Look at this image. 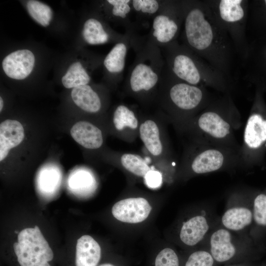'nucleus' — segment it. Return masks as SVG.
<instances>
[{"instance_id":"nucleus-1","label":"nucleus","mask_w":266,"mask_h":266,"mask_svg":"<svg viewBox=\"0 0 266 266\" xmlns=\"http://www.w3.org/2000/svg\"><path fill=\"white\" fill-rule=\"evenodd\" d=\"M183 2V45L230 80L236 52L230 37L218 24L204 0Z\"/></svg>"},{"instance_id":"nucleus-2","label":"nucleus","mask_w":266,"mask_h":266,"mask_svg":"<svg viewBox=\"0 0 266 266\" xmlns=\"http://www.w3.org/2000/svg\"><path fill=\"white\" fill-rule=\"evenodd\" d=\"M168 70L178 79L191 85L210 87L228 93L230 81L204 60L176 41L166 44Z\"/></svg>"},{"instance_id":"nucleus-3","label":"nucleus","mask_w":266,"mask_h":266,"mask_svg":"<svg viewBox=\"0 0 266 266\" xmlns=\"http://www.w3.org/2000/svg\"><path fill=\"white\" fill-rule=\"evenodd\" d=\"M239 113L230 96L214 102L198 114L195 126L203 143L232 148Z\"/></svg>"},{"instance_id":"nucleus-4","label":"nucleus","mask_w":266,"mask_h":266,"mask_svg":"<svg viewBox=\"0 0 266 266\" xmlns=\"http://www.w3.org/2000/svg\"><path fill=\"white\" fill-rule=\"evenodd\" d=\"M200 246L206 249L220 266L255 262L265 254L251 239L228 230L219 222Z\"/></svg>"},{"instance_id":"nucleus-5","label":"nucleus","mask_w":266,"mask_h":266,"mask_svg":"<svg viewBox=\"0 0 266 266\" xmlns=\"http://www.w3.org/2000/svg\"><path fill=\"white\" fill-rule=\"evenodd\" d=\"M257 95L247 120L243 144L239 151L240 164L248 168H263L266 154V109Z\"/></svg>"},{"instance_id":"nucleus-6","label":"nucleus","mask_w":266,"mask_h":266,"mask_svg":"<svg viewBox=\"0 0 266 266\" xmlns=\"http://www.w3.org/2000/svg\"><path fill=\"white\" fill-rule=\"evenodd\" d=\"M216 21L230 37L236 52L244 60L247 53L245 24L247 1L204 0Z\"/></svg>"},{"instance_id":"nucleus-7","label":"nucleus","mask_w":266,"mask_h":266,"mask_svg":"<svg viewBox=\"0 0 266 266\" xmlns=\"http://www.w3.org/2000/svg\"><path fill=\"white\" fill-rule=\"evenodd\" d=\"M13 251L18 266H52L54 259L52 249L36 225L18 233Z\"/></svg>"},{"instance_id":"nucleus-8","label":"nucleus","mask_w":266,"mask_h":266,"mask_svg":"<svg viewBox=\"0 0 266 266\" xmlns=\"http://www.w3.org/2000/svg\"><path fill=\"white\" fill-rule=\"evenodd\" d=\"M254 191V190H251L232 193L227 200L224 212L219 218V223L222 226L250 239Z\"/></svg>"},{"instance_id":"nucleus-9","label":"nucleus","mask_w":266,"mask_h":266,"mask_svg":"<svg viewBox=\"0 0 266 266\" xmlns=\"http://www.w3.org/2000/svg\"><path fill=\"white\" fill-rule=\"evenodd\" d=\"M170 83L167 99L175 110L183 113H193L204 109L211 102L206 88L183 82L168 70Z\"/></svg>"},{"instance_id":"nucleus-10","label":"nucleus","mask_w":266,"mask_h":266,"mask_svg":"<svg viewBox=\"0 0 266 266\" xmlns=\"http://www.w3.org/2000/svg\"><path fill=\"white\" fill-rule=\"evenodd\" d=\"M203 146L193 157L191 169L201 175L230 168L239 163L238 152L232 148L203 143Z\"/></svg>"},{"instance_id":"nucleus-11","label":"nucleus","mask_w":266,"mask_h":266,"mask_svg":"<svg viewBox=\"0 0 266 266\" xmlns=\"http://www.w3.org/2000/svg\"><path fill=\"white\" fill-rule=\"evenodd\" d=\"M219 218L208 205H203L193 216L184 221L180 227L179 237L188 247L199 246L214 227Z\"/></svg>"},{"instance_id":"nucleus-12","label":"nucleus","mask_w":266,"mask_h":266,"mask_svg":"<svg viewBox=\"0 0 266 266\" xmlns=\"http://www.w3.org/2000/svg\"><path fill=\"white\" fill-rule=\"evenodd\" d=\"M183 1L168 2L164 11L157 15L152 23V35L164 44L175 41L183 24Z\"/></svg>"},{"instance_id":"nucleus-13","label":"nucleus","mask_w":266,"mask_h":266,"mask_svg":"<svg viewBox=\"0 0 266 266\" xmlns=\"http://www.w3.org/2000/svg\"><path fill=\"white\" fill-rule=\"evenodd\" d=\"M253 220L249 237L254 244L266 253V190H254L252 199Z\"/></svg>"},{"instance_id":"nucleus-14","label":"nucleus","mask_w":266,"mask_h":266,"mask_svg":"<svg viewBox=\"0 0 266 266\" xmlns=\"http://www.w3.org/2000/svg\"><path fill=\"white\" fill-rule=\"evenodd\" d=\"M151 206L142 198H132L121 200L113 206L112 213L118 220L128 223H138L149 216Z\"/></svg>"},{"instance_id":"nucleus-15","label":"nucleus","mask_w":266,"mask_h":266,"mask_svg":"<svg viewBox=\"0 0 266 266\" xmlns=\"http://www.w3.org/2000/svg\"><path fill=\"white\" fill-rule=\"evenodd\" d=\"M147 59H141L133 66L129 75V83L134 93L149 91L154 88L160 79V71Z\"/></svg>"},{"instance_id":"nucleus-16","label":"nucleus","mask_w":266,"mask_h":266,"mask_svg":"<svg viewBox=\"0 0 266 266\" xmlns=\"http://www.w3.org/2000/svg\"><path fill=\"white\" fill-rule=\"evenodd\" d=\"M35 58L28 49L15 51L6 56L2 62L5 73L11 78L22 80L32 71Z\"/></svg>"},{"instance_id":"nucleus-17","label":"nucleus","mask_w":266,"mask_h":266,"mask_svg":"<svg viewBox=\"0 0 266 266\" xmlns=\"http://www.w3.org/2000/svg\"><path fill=\"white\" fill-rule=\"evenodd\" d=\"M101 258L100 247L92 236L84 235L78 239L74 266H98Z\"/></svg>"},{"instance_id":"nucleus-18","label":"nucleus","mask_w":266,"mask_h":266,"mask_svg":"<svg viewBox=\"0 0 266 266\" xmlns=\"http://www.w3.org/2000/svg\"><path fill=\"white\" fill-rule=\"evenodd\" d=\"M24 137L22 124L16 120H6L0 125V161L7 156L11 148L18 145Z\"/></svg>"},{"instance_id":"nucleus-19","label":"nucleus","mask_w":266,"mask_h":266,"mask_svg":"<svg viewBox=\"0 0 266 266\" xmlns=\"http://www.w3.org/2000/svg\"><path fill=\"white\" fill-rule=\"evenodd\" d=\"M70 132L74 140L86 148L95 149L102 144L101 131L89 122H77L72 126Z\"/></svg>"},{"instance_id":"nucleus-20","label":"nucleus","mask_w":266,"mask_h":266,"mask_svg":"<svg viewBox=\"0 0 266 266\" xmlns=\"http://www.w3.org/2000/svg\"><path fill=\"white\" fill-rule=\"evenodd\" d=\"M71 96L76 105L86 112H97L101 108V102L98 95L88 85L73 88Z\"/></svg>"},{"instance_id":"nucleus-21","label":"nucleus","mask_w":266,"mask_h":266,"mask_svg":"<svg viewBox=\"0 0 266 266\" xmlns=\"http://www.w3.org/2000/svg\"><path fill=\"white\" fill-rule=\"evenodd\" d=\"M140 137L146 148L154 156L160 155L163 151V145L160 138V132L157 124L147 120L139 128Z\"/></svg>"},{"instance_id":"nucleus-22","label":"nucleus","mask_w":266,"mask_h":266,"mask_svg":"<svg viewBox=\"0 0 266 266\" xmlns=\"http://www.w3.org/2000/svg\"><path fill=\"white\" fill-rule=\"evenodd\" d=\"M127 46L124 42L117 43L105 58L103 64L108 72L121 73L125 67Z\"/></svg>"},{"instance_id":"nucleus-23","label":"nucleus","mask_w":266,"mask_h":266,"mask_svg":"<svg viewBox=\"0 0 266 266\" xmlns=\"http://www.w3.org/2000/svg\"><path fill=\"white\" fill-rule=\"evenodd\" d=\"M82 35L85 41L92 45L105 43L109 37L101 23L94 18L89 19L85 22Z\"/></svg>"},{"instance_id":"nucleus-24","label":"nucleus","mask_w":266,"mask_h":266,"mask_svg":"<svg viewBox=\"0 0 266 266\" xmlns=\"http://www.w3.org/2000/svg\"><path fill=\"white\" fill-rule=\"evenodd\" d=\"M90 81V76L80 62L72 64L62 78V83L66 88L87 85Z\"/></svg>"},{"instance_id":"nucleus-25","label":"nucleus","mask_w":266,"mask_h":266,"mask_svg":"<svg viewBox=\"0 0 266 266\" xmlns=\"http://www.w3.org/2000/svg\"><path fill=\"white\" fill-rule=\"evenodd\" d=\"M113 121L118 131H122L126 127L135 129L138 121L134 112L125 105H118L114 111Z\"/></svg>"},{"instance_id":"nucleus-26","label":"nucleus","mask_w":266,"mask_h":266,"mask_svg":"<svg viewBox=\"0 0 266 266\" xmlns=\"http://www.w3.org/2000/svg\"><path fill=\"white\" fill-rule=\"evenodd\" d=\"M121 162L125 169L138 176L144 177L151 170L144 160L137 155L125 153L121 156Z\"/></svg>"},{"instance_id":"nucleus-27","label":"nucleus","mask_w":266,"mask_h":266,"mask_svg":"<svg viewBox=\"0 0 266 266\" xmlns=\"http://www.w3.org/2000/svg\"><path fill=\"white\" fill-rule=\"evenodd\" d=\"M182 264L181 266H221L215 262L209 251L202 246L192 251Z\"/></svg>"},{"instance_id":"nucleus-28","label":"nucleus","mask_w":266,"mask_h":266,"mask_svg":"<svg viewBox=\"0 0 266 266\" xmlns=\"http://www.w3.org/2000/svg\"><path fill=\"white\" fill-rule=\"evenodd\" d=\"M180 259L172 248H165L157 255L154 266H181Z\"/></svg>"},{"instance_id":"nucleus-29","label":"nucleus","mask_w":266,"mask_h":266,"mask_svg":"<svg viewBox=\"0 0 266 266\" xmlns=\"http://www.w3.org/2000/svg\"><path fill=\"white\" fill-rule=\"evenodd\" d=\"M132 4L135 11L148 14L156 13L160 7L159 2L156 0H133Z\"/></svg>"},{"instance_id":"nucleus-30","label":"nucleus","mask_w":266,"mask_h":266,"mask_svg":"<svg viewBox=\"0 0 266 266\" xmlns=\"http://www.w3.org/2000/svg\"><path fill=\"white\" fill-rule=\"evenodd\" d=\"M131 1L130 0H107V2L113 7L112 14L116 17L122 19L126 18L130 12L131 7L129 4Z\"/></svg>"},{"instance_id":"nucleus-31","label":"nucleus","mask_w":266,"mask_h":266,"mask_svg":"<svg viewBox=\"0 0 266 266\" xmlns=\"http://www.w3.org/2000/svg\"><path fill=\"white\" fill-rule=\"evenodd\" d=\"M147 186L151 188L159 187L162 183V177L161 173L157 171L150 170L144 176Z\"/></svg>"},{"instance_id":"nucleus-32","label":"nucleus","mask_w":266,"mask_h":266,"mask_svg":"<svg viewBox=\"0 0 266 266\" xmlns=\"http://www.w3.org/2000/svg\"><path fill=\"white\" fill-rule=\"evenodd\" d=\"M225 266H256L254 262H246L237 264H231Z\"/></svg>"},{"instance_id":"nucleus-33","label":"nucleus","mask_w":266,"mask_h":266,"mask_svg":"<svg viewBox=\"0 0 266 266\" xmlns=\"http://www.w3.org/2000/svg\"><path fill=\"white\" fill-rule=\"evenodd\" d=\"M98 266H115L111 263H103V264L99 265Z\"/></svg>"},{"instance_id":"nucleus-34","label":"nucleus","mask_w":266,"mask_h":266,"mask_svg":"<svg viewBox=\"0 0 266 266\" xmlns=\"http://www.w3.org/2000/svg\"><path fill=\"white\" fill-rule=\"evenodd\" d=\"M3 106V101L1 97L0 98V111L1 112Z\"/></svg>"},{"instance_id":"nucleus-35","label":"nucleus","mask_w":266,"mask_h":266,"mask_svg":"<svg viewBox=\"0 0 266 266\" xmlns=\"http://www.w3.org/2000/svg\"><path fill=\"white\" fill-rule=\"evenodd\" d=\"M256 266H266V262H263L259 265Z\"/></svg>"},{"instance_id":"nucleus-36","label":"nucleus","mask_w":266,"mask_h":266,"mask_svg":"<svg viewBox=\"0 0 266 266\" xmlns=\"http://www.w3.org/2000/svg\"><path fill=\"white\" fill-rule=\"evenodd\" d=\"M15 233H17V234L19 233H18V232L17 231H15Z\"/></svg>"},{"instance_id":"nucleus-37","label":"nucleus","mask_w":266,"mask_h":266,"mask_svg":"<svg viewBox=\"0 0 266 266\" xmlns=\"http://www.w3.org/2000/svg\"><path fill=\"white\" fill-rule=\"evenodd\" d=\"M264 2H265L266 6V0L264 1Z\"/></svg>"},{"instance_id":"nucleus-38","label":"nucleus","mask_w":266,"mask_h":266,"mask_svg":"<svg viewBox=\"0 0 266 266\" xmlns=\"http://www.w3.org/2000/svg\"><path fill=\"white\" fill-rule=\"evenodd\" d=\"M265 190H266V188Z\"/></svg>"}]
</instances>
